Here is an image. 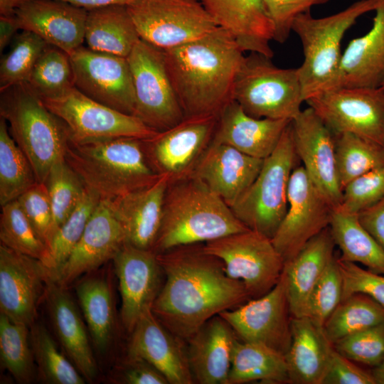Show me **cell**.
I'll return each instance as SVG.
<instances>
[{
	"label": "cell",
	"instance_id": "1",
	"mask_svg": "<svg viewBox=\"0 0 384 384\" xmlns=\"http://www.w3.org/2000/svg\"><path fill=\"white\" fill-rule=\"evenodd\" d=\"M156 256L164 282L151 311L185 341L210 318L251 299L244 284L230 278L203 243L178 246Z\"/></svg>",
	"mask_w": 384,
	"mask_h": 384
},
{
	"label": "cell",
	"instance_id": "2",
	"mask_svg": "<svg viewBox=\"0 0 384 384\" xmlns=\"http://www.w3.org/2000/svg\"><path fill=\"white\" fill-rule=\"evenodd\" d=\"M234 37L218 26L206 36L164 50L166 70L184 117L220 115L233 100L245 56Z\"/></svg>",
	"mask_w": 384,
	"mask_h": 384
},
{
	"label": "cell",
	"instance_id": "3",
	"mask_svg": "<svg viewBox=\"0 0 384 384\" xmlns=\"http://www.w3.org/2000/svg\"><path fill=\"white\" fill-rule=\"evenodd\" d=\"M247 230L219 196L191 176L169 183L160 230L151 250L158 254Z\"/></svg>",
	"mask_w": 384,
	"mask_h": 384
},
{
	"label": "cell",
	"instance_id": "4",
	"mask_svg": "<svg viewBox=\"0 0 384 384\" xmlns=\"http://www.w3.org/2000/svg\"><path fill=\"white\" fill-rule=\"evenodd\" d=\"M65 159L85 187L112 200L153 183L160 176L150 165L144 139L121 137L68 142Z\"/></svg>",
	"mask_w": 384,
	"mask_h": 384
},
{
	"label": "cell",
	"instance_id": "5",
	"mask_svg": "<svg viewBox=\"0 0 384 384\" xmlns=\"http://www.w3.org/2000/svg\"><path fill=\"white\" fill-rule=\"evenodd\" d=\"M0 116L30 161L38 182L44 183L52 165L64 156L70 139L65 124L45 105L28 82L1 91Z\"/></svg>",
	"mask_w": 384,
	"mask_h": 384
},
{
	"label": "cell",
	"instance_id": "6",
	"mask_svg": "<svg viewBox=\"0 0 384 384\" xmlns=\"http://www.w3.org/2000/svg\"><path fill=\"white\" fill-rule=\"evenodd\" d=\"M384 0H359L332 15H299L292 26L301 41L304 61L297 68L304 101L329 90L341 63V44L346 31L363 14L375 11Z\"/></svg>",
	"mask_w": 384,
	"mask_h": 384
},
{
	"label": "cell",
	"instance_id": "7",
	"mask_svg": "<svg viewBox=\"0 0 384 384\" xmlns=\"http://www.w3.org/2000/svg\"><path fill=\"white\" fill-rule=\"evenodd\" d=\"M297 158L290 122L254 181L230 208L250 230L271 239L274 235L287 210L288 186Z\"/></svg>",
	"mask_w": 384,
	"mask_h": 384
},
{
	"label": "cell",
	"instance_id": "8",
	"mask_svg": "<svg viewBox=\"0 0 384 384\" xmlns=\"http://www.w3.org/2000/svg\"><path fill=\"white\" fill-rule=\"evenodd\" d=\"M233 100L252 117L292 121L304 102L298 68H281L251 53L237 76Z\"/></svg>",
	"mask_w": 384,
	"mask_h": 384
},
{
	"label": "cell",
	"instance_id": "9",
	"mask_svg": "<svg viewBox=\"0 0 384 384\" xmlns=\"http://www.w3.org/2000/svg\"><path fill=\"white\" fill-rule=\"evenodd\" d=\"M203 248L222 261L230 278L244 284L251 299L269 292L284 270L272 239L250 229L206 242Z\"/></svg>",
	"mask_w": 384,
	"mask_h": 384
},
{
	"label": "cell",
	"instance_id": "10",
	"mask_svg": "<svg viewBox=\"0 0 384 384\" xmlns=\"http://www.w3.org/2000/svg\"><path fill=\"white\" fill-rule=\"evenodd\" d=\"M135 95L133 115L157 132L184 118L164 59V50L140 39L127 58Z\"/></svg>",
	"mask_w": 384,
	"mask_h": 384
},
{
	"label": "cell",
	"instance_id": "11",
	"mask_svg": "<svg viewBox=\"0 0 384 384\" xmlns=\"http://www.w3.org/2000/svg\"><path fill=\"white\" fill-rule=\"evenodd\" d=\"M41 99L47 108L65 124L70 140L75 143L121 137L146 139L159 132L134 115L96 102L75 87L60 96Z\"/></svg>",
	"mask_w": 384,
	"mask_h": 384
},
{
	"label": "cell",
	"instance_id": "12",
	"mask_svg": "<svg viewBox=\"0 0 384 384\" xmlns=\"http://www.w3.org/2000/svg\"><path fill=\"white\" fill-rule=\"evenodd\" d=\"M127 8L140 38L163 50L201 38L218 26L199 0H136Z\"/></svg>",
	"mask_w": 384,
	"mask_h": 384
},
{
	"label": "cell",
	"instance_id": "13",
	"mask_svg": "<svg viewBox=\"0 0 384 384\" xmlns=\"http://www.w3.org/2000/svg\"><path fill=\"white\" fill-rule=\"evenodd\" d=\"M306 102L337 135L351 133L384 146V89L338 87Z\"/></svg>",
	"mask_w": 384,
	"mask_h": 384
},
{
	"label": "cell",
	"instance_id": "14",
	"mask_svg": "<svg viewBox=\"0 0 384 384\" xmlns=\"http://www.w3.org/2000/svg\"><path fill=\"white\" fill-rule=\"evenodd\" d=\"M218 116L186 117L175 126L144 139L147 159L159 175L169 183L191 176L210 144Z\"/></svg>",
	"mask_w": 384,
	"mask_h": 384
},
{
	"label": "cell",
	"instance_id": "15",
	"mask_svg": "<svg viewBox=\"0 0 384 384\" xmlns=\"http://www.w3.org/2000/svg\"><path fill=\"white\" fill-rule=\"evenodd\" d=\"M286 214L272 241L284 262L330 225L334 208L311 181L303 166L291 174Z\"/></svg>",
	"mask_w": 384,
	"mask_h": 384
},
{
	"label": "cell",
	"instance_id": "16",
	"mask_svg": "<svg viewBox=\"0 0 384 384\" xmlns=\"http://www.w3.org/2000/svg\"><path fill=\"white\" fill-rule=\"evenodd\" d=\"M242 341L259 343L285 355L292 341V315L284 272L266 294L219 314Z\"/></svg>",
	"mask_w": 384,
	"mask_h": 384
},
{
	"label": "cell",
	"instance_id": "17",
	"mask_svg": "<svg viewBox=\"0 0 384 384\" xmlns=\"http://www.w3.org/2000/svg\"><path fill=\"white\" fill-rule=\"evenodd\" d=\"M70 58L77 90L96 102L133 115L135 95L127 58L82 46Z\"/></svg>",
	"mask_w": 384,
	"mask_h": 384
},
{
	"label": "cell",
	"instance_id": "18",
	"mask_svg": "<svg viewBox=\"0 0 384 384\" xmlns=\"http://www.w3.org/2000/svg\"><path fill=\"white\" fill-rule=\"evenodd\" d=\"M121 297L120 320L129 334L151 306L164 282L156 253L125 242L113 260Z\"/></svg>",
	"mask_w": 384,
	"mask_h": 384
},
{
	"label": "cell",
	"instance_id": "19",
	"mask_svg": "<svg viewBox=\"0 0 384 384\" xmlns=\"http://www.w3.org/2000/svg\"><path fill=\"white\" fill-rule=\"evenodd\" d=\"M298 158L307 175L334 208L342 200L335 154V139L312 108L309 107L291 122Z\"/></svg>",
	"mask_w": 384,
	"mask_h": 384
},
{
	"label": "cell",
	"instance_id": "20",
	"mask_svg": "<svg viewBox=\"0 0 384 384\" xmlns=\"http://www.w3.org/2000/svg\"><path fill=\"white\" fill-rule=\"evenodd\" d=\"M48 269L35 258L0 245V314L31 326L44 298Z\"/></svg>",
	"mask_w": 384,
	"mask_h": 384
},
{
	"label": "cell",
	"instance_id": "21",
	"mask_svg": "<svg viewBox=\"0 0 384 384\" xmlns=\"http://www.w3.org/2000/svg\"><path fill=\"white\" fill-rule=\"evenodd\" d=\"M125 242L124 231L110 200L100 199L82 236L55 279L68 289L79 277L96 271L112 260Z\"/></svg>",
	"mask_w": 384,
	"mask_h": 384
},
{
	"label": "cell",
	"instance_id": "22",
	"mask_svg": "<svg viewBox=\"0 0 384 384\" xmlns=\"http://www.w3.org/2000/svg\"><path fill=\"white\" fill-rule=\"evenodd\" d=\"M129 334L127 353L149 362L164 375L169 384H194L186 341L166 328L151 309L144 312Z\"/></svg>",
	"mask_w": 384,
	"mask_h": 384
},
{
	"label": "cell",
	"instance_id": "23",
	"mask_svg": "<svg viewBox=\"0 0 384 384\" xmlns=\"http://www.w3.org/2000/svg\"><path fill=\"white\" fill-rule=\"evenodd\" d=\"M87 16V9L62 0H27L16 11L21 30L69 55L85 41Z\"/></svg>",
	"mask_w": 384,
	"mask_h": 384
},
{
	"label": "cell",
	"instance_id": "24",
	"mask_svg": "<svg viewBox=\"0 0 384 384\" xmlns=\"http://www.w3.org/2000/svg\"><path fill=\"white\" fill-rule=\"evenodd\" d=\"M263 161L211 141L191 176L204 182L231 208L254 181Z\"/></svg>",
	"mask_w": 384,
	"mask_h": 384
},
{
	"label": "cell",
	"instance_id": "25",
	"mask_svg": "<svg viewBox=\"0 0 384 384\" xmlns=\"http://www.w3.org/2000/svg\"><path fill=\"white\" fill-rule=\"evenodd\" d=\"M43 299L53 329L68 358L87 381H93L97 366L85 326L67 289L49 272Z\"/></svg>",
	"mask_w": 384,
	"mask_h": 384
},
{
	"label": "cell",
	"instance_id": "26",
	"mask_svg": "<svg viewBox=\"0 0 384 384\" xmlns=\"http://www.w3.org/2000/svg\"><path fill=\"white\" fill-rule=\"evenodd\" d=\"M217 25L229 32L244 52L272 58L273 23L262 0H199Z\"/></svg>",
	"mask_w": 384,
	"mask_h": 384
},
{
	"label": "cell",
	"instance_id": "27",
	"mask_svg": "<svg viewBox=\"0 0 384 384\" xmlns=\"http://www.w3.org/2000/svg\"><path fill=\"white\" fill-rule=\"evenodd\" d=\"M291 122L252 117L233 100L220 112L212 141L265 159L274 151Z\"/></svg>",
	"mask_w": 384,
	"mask_h": 384
},
{
	"label": "cell",
	"instance_id": "28",
	"mask_svg": "<svg viewBox=\"0 0 384 384\" xmlns=\"http://www.w3.org/2000/svg\"><path fill=\"white\" fill-rule=\"evenodd\" d=\"M238 337L219 314L208 320L186 341L190 370L198 384H227Z\"/></svg>",
	"mask_w": 384,
	"mask_h": 384
},
{
	"label": "cell",
	"instance_id": "29",
	"mask_svg": "<svg viewBox=\"0 0 384 384\" xmlns=\"http://www.w3.org/2000/svg\"><path fill=\"white\" fill-rule=\"evenodd\" d=\"M169 183L168 177L160 175L151 185L110 200L127 243L152 249L160 230Z\"/></svg>",
	"mask_w": 384,
	"mask_h": 384
},
{
	"label": "cell",
	"instance_id": "30",
	"mask_svg": "<svg viewBox=\"0 0 384 384\" xmlns=\"http://www.w3.org/2000/svg\"><path fill=\"white\" fill-rule=\"evenodd\" d=\"M375 11L371 28L351 41L342 53L329 89L381 87L384 80V2Z\"/></svg>",
	"mask_w": 384,
	"mask_h": 384
},
{
	"label": "cell",
	"instance_id": "31",
	"mask_svg": "<svg viewBox=\"0 0 384 384\" xmlns=\"http://www.w3.org/2000/svg\"><path fill=\"white\" fill-rule=\"evenodd\" d=\"M285 354L290 383L321 384L334 351L324 327L307 316L292 317Z\"/></svg>",
	"mask_w": 384,
	"mask_h": 384
},
{
	"label": "cell",
	"instance_id": "32",
	"mask_svg": "<svg viewBox=\"0 0 384 384\" xmlns=\"http://www.w3.org/2000/svg\"><path fill=\"white\" fill-rule=\"evenodd\" d=\"M329 226L311 239L290 260L284 262L287 294L292 317L306 316L310 295L335 256Z\"/></svg>",
	"mask_w": 384,
	"mask_h": 384
},
{
	"label": "cell",
	"instance_id": "33",
	"mask_svg": "<svg viewBox=\"0 0 384 384\" xmlns=\"http://www.w3.org/2000/svg\"><path fill=\"white\" fill-rule=\"evenodd\" d=\"M140 39L126 6L113 5L87 11L85 30L87 48L127 58Z\"/></svg>",
	"mask_w": 384,
	"mask_h": 384
},
{
	"label": "cell",
	"instance_id": "34",
	"mask_svg": "<svg viewBox=\"0 0 384 384\" xmlns=\"http://www.w3.org/2000/svg\"><path fill=\"white\" fill-rule=\"evenodd\" d=\"M88 273L75 285L79 304L95 349L105 352L115 331L113 289L105 274Z\"/></svg>",
	"mask_w": 384,
	"mask_h": 384
},
{
	"label": "cell",
	"instance_id": "35",
	"mask_svg": "<svg viewBox=\"0 0 384 384\" xmlns=\"http://www.w3.org/2000/svg\"><path fill=\"white\" fill-rule=\"evenodd\" d=\"M260 380L265 383H290L285 355L266 346L235 341L227 384Z\"/></svg>",
	"mask_w": 384,
	"mask_h": 384
},
{
	"label": "cell",
	"instance_id": "36",
	"mask_svg": "<svg viewBox=\"0 0 384 384\" xmlns=\"http://www.w3.org/2000/svg\"><path fill=\"white\" fill-rule=\"evenodd\" d=\"M329 228L341 252L339 260L361 264L384 275V249L362 226L356 213L334 208Z\"/></svg>",
	"mask_w": 384,
	"mask_h": 384
},
{
	"label": "cell",
	"instance_id": "37",
	"mask_svg": "<svg viewBox=\"0 0 384 384\" xmlns=\"http://www.w3.org/2000/svg\"><path fill=\"white\" fill-rule=\"evenodd\" d=\"M384 322V306L370 296L354 293L343 299L323 327L333 343Z\"/></svg>",
	"mask_w": 384,
	"mask_h": 384
},
{
	"label": "cell",
	"instance_id": "38",
	"mask_svg": "<svg viewBox=\"0 0 384 384\" xmlns=\"http://www.w3.org/2000/svg\"><path fill=\"white\" fill-rule=\"evenodd\" d=\"M38 182L32 166L0 117V205L16 200Z\"/></svg>",
	"mask_w": 384,
	"mask_h": 384
},
{
	"label": "cell",
	"instance_id": "39",
	"mask_svg": "<svg viewBox=\"0 0 384 384\" xmlns=\"http://www.w3.org/2000/svg\"><path fill=\"white\" fill-rule=\"evenodd\" d=\"M336 169L340 187L384 165V146L351 133L334 135Z\"/></svg>",
	"mask_w": 384,
	"mask_h": 384
},
{
	"label": "cell",
	"instance_id": "40",
	"mask_svg": "<svg viewBox=\"0 0 384 384\" xmlns=\"http://www.w3.org/2000/svg\"><path fill=\"white\" fill-rule=\"evenodd\" d=\"M30 342L37 363L38 376L48 384H84L85 379L77 368L58 350L43 324L30 326Z\"/></svg>",
	"mask_w": 384,
	"mask_h": 384
},
{
	"label": "cell",
	"instance_id": "41",
	"mask_svg": "<svg viewBox=\"0 0 384 384\" xmlns=\"http://www.w3.org/2000/svg\"><path fill=\"white\" fill-rule=\"evenodd\" d=\"M30 327L0 314L1 365L18 383H30L35 377Z\"/></svg>",
	"mask_w": 384,
	"mask_h": 384
},
{
	"label": "cell",
	"instance_id": "42",
	"mask_svg": "<svg viewBox=\"0 0 384 384\" xmlns=\"http://www.w3.org/2000/svg\"><path fill=\"white\" fill-rule=\"evenodd\" d=\"M1 244L48 265L50 252L24 214L17 200L1 206Z\"/></svg>",
	"mask_w": 384,
	"mask_h": 384
},
{
	"label": "cell",
	"instance_id": "43",
	"mask_svg": "<svg viewBox=\"0 0 384 384\" xmlns=\"http://www.w3.org/2000/svg\"><path fill=\"white\" fill-rule=\"evenodd\" d=\"M100 199L98 195L85 188L78 206L57 230L49 246L50 258L46 266L54 278L79 241Z\"/></svg>",
	"mask_w": 384,
	"mask_h": 384
},
{
	"label": "cell",
	"instance_id": "44",
	"mask_svg": "<svg viewBox=\"0 0 384 384\" xmlns=\"http://www.w3.org/2000/svg\"><path fill=\"white\" fill-rule=\"evenodd\" d=\"M28 83L41 98L55 97L73 87L70 55L49 44L36 61Z\"/></svg>",
	"mask_w": 384,
	"mask_h": 384
},
{
	"label": "cell",
	"instance_id": "45",
	"mask_svg": "<svg viewBox=\"0 0 384 384\" xmlns=\"http://www.w3.org/2000/svg\"><path fill=\"white\" fill-rule=\"evenodd\" d=\"M0 63V91L28 82L38 58L49 45L36 33L21 30Z\"/></svg>",
	"mask_w": 384,
	"mask_h": 384
},
{
	"label": "cell",
	"instance_id": "46",
	"mask_svg": "<svg viewBox=\"0 0 384 384\" xmlns=\"http://www.w3.org/2000/svg\"><path fill=\"white\" fill-rule=\"evenodd\" d=\"M44 183L52 206L57 231L80 201L85 187L75 171L67 163L65 156L58 159L52 165Z\"/></svg>",
	"mask_w": 384,
	"mask_h": 384
},
{
	"label": "cell",
	"instance_id": "47",
	"mask_svg": "<svg viewBox=\"0 0 384 384\" xmlns=\"http://www.w3.org/2000/svg\"><path fill=\"white\" fill-rule=\"evenodd\" d=\"M342 276L335 255L310 295L306 316L323 326L342 300Z\"/></svg>",
	"mask_w": 384,
	"mask_h": 384
},
{
	"label": "cell",
	"instance_id": "48",
	"mask_svg": "<svg viewBox=\"0 0 384 384\" xmlns=\"http://www.w3.org/2000/svg\"><path fill=\"white\" fill-rule=\"evenodd\" d=\"M334 346L353 362L373 368L384 361V322L346 336Z\"/></svg>",
	"mask_w": 384,
	"mask_h": 384
},
{
	"label": "cell",
	"instance_id": "49",
	"mask_svg": "<svg viewBox=\"0 0 384 384\" xmlns=\"http://www.w3.org/2000/svg\"><path fill=\"white\" fill-rule=\"evenodd\" d=\"M16 200L32 226L49 249L56 228L45 183L37 182Z\"/></svg>",
	"mask_w": 384,
	"mask_h": 384
},
{
	"label": "cell",
	"instance_id": "50",
	"mask_svg": "<svg viewBox=\"0 0 384 384\" xmlns=\"http://www.w3.org/2000/svg\"><path fill=\"white\" fill-rule=\"evenodd\" d=\"M384 198V165L350 182L343 190L338 208L358 213Z\"/></svg>",
	"mask_w": 384,
	"mask_h": 384
},
{
	"label": "cell",
	"instance_id": "51",
	"mask_svg": "<svg viewBox=\"0 0 384 384\" xmlns=\"http://www.w3.org/2000/svg\"><path fill=\"white\" fill-rule=\"evenodd\" d=\"M343 280L342 299L354 293H363L384 306V275L343 261L337 257Z\"/></svg>",
	"mask_w": 384,
	"mask_h": 384
},
{
	"label": "cell",
	"instance_id": "52",
	"mask_svg": "<svg viewBox=\"0 0 384 384\" xmlns=\"http://www.w3.org/2000/svg\"><path fill=\"white\" fill-rule=\"evenodd\" d=\"M329 0H262L266 11L273 23L274 40L284 43L291 31L295 18L300 14L309 12L317 5Z\"/></svg>",
	"mask_w": 384,
	"mask_h": 384
},
{
	"label": "cell",
	"instance_id": "53",
	"mask_svg": "<svg viewBox=\"0 0 384 384\" xmlns=\"http://www.w3.org/2000/svg\"><path fill=\"white\" fill-rule=\"evenodd\" d=\"M115 384H169L164 375L144 359L127 353L108 375Z\"/></svg>",
	"mask_w": 384,
	"mask_h": 384
},
{
	"label": "cell",
	"instance_id": "54",
	"mask_svg": "<svg viewBox=\"0 0 384 384\" xmlns=\"http://www.w3.org/2000/svg\"><path fill=\"white\" fill-rule=\"evenodd\" d=\"M321 384H375L368 372L334 348L331 361Z\"/></svg>",
	"mask_w": 384,
	"mask_h": 384
},
{
	"label": "cell",
	"instance_id": "55",
	"mask_svg": "<svg viewBox=\"0 0 384 384\" xmlns=\"http://www.w3.org/2000/svg\"><path fill=\"white\" fill-rule=\"evenodd\" d=\"M357 215L362 226L384 249V198Z\"/></svg>",
	"mask_w": 384,
	"mask_h": 384
},
{
	"label": "cell",
	"instance_id": "56",
	"mask_svg": "<svg viewBox=\"0 0 384 384\" xmlns=\"http://www.w3.org/2000/svg\"><path fill=\"white\" fill-rule=\"evenodd\" d=\"M21 29L18 19L15 16H0V51L2 50L16 37V32Z\"/></svg>",
	"mask_w": 384,
	"mask_h": 384
},
{
	"label": "cell",
	"instance_id": "57",
	"mask_svg": "<svg viewBox=\"0 0 384 384\" xmlns=\"http://www.w3.org/2000/svg\"><path fill=\"white\" fill-rule=\"evenodd\" d=\"M88 10L113 5L129 6L136 0H62Z\"/></svg>",
	"mask_w": 384,
	"mask_h": 384
},
{
	"label": "cell",
	"instance_id": "58",
	"mask_svg": "<svg viewBox=\"0 0 384 384\" xmlns=\"http://www.w3.org/2000/svg\"><path fill=\"white\" fill-rule=\"evenodd\" d=\"M27 0H0V16H15L16 10Z\"/></svg>",
	"mask_w": 384,
	"mask_h": 384
},
{
	"label": "cell",
	"instance_id": "59",
	"mask_svg": "<svg viewBox=\"0 0 384 384\" xmlns=\"http://www.w3.org/2000/svg\"><path fill=\"white\" fill-rule=\"evenodd\" d=\"M370 373L375 384H384V361L373 367Z\"/></svg>",
	"mask_w": 384,
	"mask_h": 384
},
{
	"label": "cell",
	"instance_id": "60",
	"mask_svg": "<svg viewBox=\"0 0 384 384\" xmlns=\"http://www.w3.org/2000/svg\"><path fill=\"white\" fill-rule=\"evenodd\" d=\"M381 87H383L384 89V80H383V83L381 85Z\"/></svg>",
	"mask_w": 384,
	"mask_h": 384
}]
</instances>
